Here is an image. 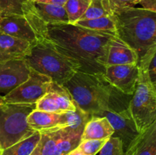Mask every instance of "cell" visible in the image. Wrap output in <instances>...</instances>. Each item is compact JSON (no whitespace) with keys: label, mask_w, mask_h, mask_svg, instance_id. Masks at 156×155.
<instances>
[{"label":"cell","mask_w":156,"mask_h":155,"mask_svg":"<svg viewBox=\"0 0 156 155\" xmlns=\"http://www.w3.org/2000/svg\"><path fill=\"white\" fill-rule=\"evenodd\" d=\"M91 0H67L64 5L69 18V24H74L81 19Z\"/></svg>","instance_id":"obj_25"},{"label":"cell","mask_w":156,"mask_h":155,"mask_svg":"<svg viewBox=\"0 0 156 155\" xmlns=\"http://www.w3.org/2000/svg\"><path fill=\"white\" fill-rule=\"evenodd\" d=\"M124 155H156V121L140 133Z\"/></svg>","instance_id":"obj_15"},{"label":"cell","mask_w":156,"mask_h":155,"mask_svg":"<svg viewBox=\"0 0 156 155\" xmlns=\"http://www.w3.org/2000/svg\"><path fill=\"white\" fill-rule=\"evenodd\" d=\"M24 60L32 70L47 76L59 85L79 71V64L59 53L48 38L33 46Z\"/></svg>","instance_id":"obj_4"},{"label":"cell","mask_w":156,"mask_h":155,"mask_svg":"<svg viewBox=\"0 0 156 155\" xmlns=\"http://www.w3.org/2000/svg\"><path fill=\"white\" fill-rule=\"evenodd\" d=\"M53 82L49 77L31 69L28 78L4 96L5 100L9 103H36L50 91Z\"/></svg>","instance_id":"obj_9"},{"label":"cell","mask_w":156,"mask_h":155,"mask_svg":"<svg viewBox=\"0 0 156 155\" xmlns=\"http://www.w3.org/2000/svg\"><path fill=\"white\" fill-rule=\"evenodd\" d=\"M108 1L110 8L114 13V12H117L120 9L134 7L136 5L140 4L141 0H108Z\"/></svg>","instance_id":"obj_29"},{"label":"cell","mask_w":156,"mask_h":155,"mask_svg":"<svg viewBox=\"0 0 156 155\" xmlns=\"http://www.w3.org/2000/svg\"><path fill=\"white\" fill-rule=\"evenodd\" d=\"M41 138V132H36L28 138L2 150L0 155H30Z\"/></svg>","instance_id":"obj_24"},{"label":"cell","mask_w":156,"mask_h":155,"mask_svg":"<svg viewBox=\"0 0 156 155\" xmlns=\"http://www.w3.org/2000/svg\"><path fill=\"white\" fill-rule=\"evenodd\" d=\"M140 4L143 9L156 13V0H141Z\"/></svg>","instance_id":"obj_31"},{"label":"cell","mask_w":156,"mask_h":155,"mask_svg":"<svg viewBox=\"0 0 156 155\" xmlns=\"http://www.w3.org/2000/svg\"><path fill=\"white\" fill-rule=\"evenodd\" d=\"M1 153H2V150H0V154H1Z\"/></svg>","instance_id":"obj_36"},{"label":"cell","mask_w":156,"mask_h":155,"mask_svg":"<svg viewBox=\"0 0 156 155\" xmlns=\"http://www.w3.org/2000/svg\"><path fill=\"white\" fill-rule=\"evenodd\" d=\"M0 150H2V147H1V144H0Z\"/></svg>","instance_id":"obj_35"},{"label":"cell","mask_w":156,"mask_h":155,"mask_svg":"<svg viewBox=\"0 0 156 155\" xmlns=\"http://www.w3.org/2000/svg\"><path fill=\"white\" fill-rule=\"evenodd\" d=\"M104 77L113 88L125 94L133 95L138 80L139 65H108Z\"/></svg>","instance_id":"obj_10"},{"label":"cell","mask_w":156,"mask_h":155,"mask_svg":"<svg viewBox=\"0 0 156 155\" xmlns=\"http://www.w3.org/2000/svg\"></svg>","instance_id":"obj_37"},{"label":"cell","mask_w":156,"mask_h":155,"mask_svg":"<svg viewBox=\"0 0 156 155\" xmlns=\"http://www.w3.org/2000/svg\"><path fill=\"white\" fill-rule=\"evenodd\" d=\"M156 52L152 46L139 61V77L129 101V110L140 133L156 121V91L149 78L148 67Z\"/></svg>","instance_id":"obj_5"},{"label":"cell","mask_w":156,"mask_h":155,"mask_svg":"<svg viewBox=\"0 0 156 155\" xmlns=\"http://www.w3.org/2000/svg\"><path fill=\"white\" fill-rule=\"evenodd\" d=\"M27 123L34 131L41 132L53 128L62 127V115L57 112L34 109L27 116Z\"/></svg>","instance_id":"obj_17"},{"label":"cell","mask_w":156,"mask_h":155,"mask_svg":"<svg viewBox=\"0 0 156 155\" xmlns=\"http://www.w3.org/2000/svg\"><path fill=\"white\" fill-rule=\"evenodd\" d=\"M62 86L75 104L92 117H98L107 110L113 87L103 74L78 71Z\"/></svg>","instance_id":"obj_3"},{"label":"cell","mask_w":156,"mask_h":155,"mask_svg":"<svg viewBox=\"0 0 156 155\" xmlns=\"http://www.w3.org/2000/svg\"><path fill=\"white\" fill-rule=\"evenodd\" d=\"M111 15H113V12L108 0H91L88 9L80 20L94 19Z\"/></svg>","instance_id":"obj_26"},{"label":"cell","mask_w":156,"mask_h":155,"mask_svg":"<svg viewBox=\"0 0 156 155\" xmlns=\"http://www.w3.org/2000/svg\"><path fill=\"white\" fill-rule=\"evenodd\" d=\"M108 139L109 138L85 140L81 141L78 147L85 155H96L100 152Z\"/></svg>","instance_id":"obj_27"},{"label":"cell","mask_w":156,"mask_h":155,"mask_svg":"<svg viewBox=\"0 0 156 155\" xmlns=\"http://www.w3.org/2000/svg\"><path fill=\"white\" fill-rule=\"evenodd\" d=\"M138 53L127 44L119 39L114 38L108 50L107 66L117 65H138Z\"/></svg>","instance_id":"obj_14"},{"label":"cell","mask_w":156,"mask_h":155,"mask_svg":"<svg viewBox=\"0 0 156 155\" xmlns=\"http://www.w3.org/2000/svg\"><path fill=\"white\" fill-rule=\"evenodd\" d=\"M30 71L24 59L0 62V95L5 96L24 83Z\"/></svg>","instance_id":"obj_11"},{"label":"cell","mask_w":156,"mask_h":155,"mask_svg":"<svg viewBox=\"0 0 156 155\" xmlns=\"http://www.w3.org/2000/svg\"><path fill=\"white\" fill-rule=\"evenodd\" d=\"M37 2H42V3H49V4H55L59 5H63L66 4L67 0H34Z\"/></svg>","instance_id":"obj_32"},{"label":"cell","mask_w":156,"mask_h":155,"mask_svg":"<svg viewBox=\"0 0 156 155\" xmlns=\"http://www.w3.org/2000/svg\"><path fill=\"white\" fill-rule=\"evenodd\" d=\"M32 46L27 41L0 31V62L24 59Z\"/></svg>","instance_id":"obj_13"},{"label":"cell","mask_w":156,"mask_h":155,"mask_svg":"<svg viewBox=\"0 0 156 155\" xmlns=\"http://www.w3.org/2000/svg\"><path fill=\"white\" fill-rule=\"evenodd\" d=\"M131 98L132 95L125 94L113 88L108 109L98 116L108 119L114 130L111 137L118 138L121 141L124 153L140 135L129 110Z\"/></svg>","instance_id":"obj_7"},{"label":"cell","mask_w":156,"mask_h":155,"mask_svg":"<svg viewBox=\"0 0 156 155\" xmlns=\"http://www.w3.org/2000/svg\"><path fill=\"white\" fill-rule=\"evenodd\" d=\"M76 109V105L66 89L62 85L53 82L50 91L36 103L35 109L62 113Z\"/></svg>","instance_id":"obj_12"},{"label":"cell","mask_w":156,"mask_h":155,"mask_svg":"<svg viewBox=\"0 0 156 155\" xmlns=\"http://www.w3.org/2000/svg\"><path fill=\"white\" fill-rule=\"evenodd\" d=\"M34 0H0V18L26 15L34 11Z\"/></svg>","instance_id":"obj_22"},{"label":"cell","mask_w":156,"mask_h":155,"mask_svg":"<svg viewBox=\"0 0 156 155\" xmlns=\"http://www.w3.org/2000/svg\"><path fill=\"white\" fill-rule=\"evenodd\" d=\"M47 38L53 46L79 64V71L105 74L108 50L115 36L76 24H47Z\"/></svg>","instance_id":"obj_1"},{"label":"cell","mask_w":156,"mask_h":155,"mask_svg":"<svg viewBox=\"0 0 156 155\" xmlns=\"http://www.w3.org/2000/svg\"><path fill=\"white\" fill-rule=\"evenodd\" d=\"M47 24L34 11L26 15H12L0 18V31L24 40L34 46L47 39Z\"/></svg>","instance_id":"obj_8"},{"label":"cell","mask_w":156,"mask_h":155,"mask_svg":"<svg viewBox=\"0 0 156 155\" xmlns=\"http://www.w3.org/2000/svg\"><path fill=\"white\" fill-rule=\"evenodd\" d=\"M35 12L46 24H69V18L63 5L34 2Z\"/></svg>","instance_id":"obj_16"},{"label":"cell","mask_w":156,"mask_h":155,"mask_svg":"<svg viewBox=\"0 0 156 155\" xmlns=\"http://www.w3.org/2000/svg\"><path fill=\"white\" fill-rule=\"evenodd\" d=\"M5 103H6V101H5V100L4 96L0 95V107H2V106H4Z\"/></svg>","instance_id":"obj_34"},{"label":"cell","mask_w":156,"mask_h":155,"mask_svg":"<svg viewBox=\"0 0 156 155\" xmlns=\"http://www.w3.org/2000/svg\"><path fill=\"white\" fill-rule=\"evenodd\" d=\"M114 130L105 116L92 117L86 124L82 135V141L91 139H107L111 137Z\"/></svg>","instance_id":"obj_18"},{"label":"cell","mask_w":156,"mask_h":155,"mask_svg":"<svg viewBox=\"0 0 156 155\" xmlns=\"http://www.w3.org/2000/svg\"><path fill=\"white\" fill-rule=\"evenodd\" d=\"M60 128L41 131V138L30 155H56V140Z\"/></svg>","instance_id":"obj_21"},{"label":"cell","mask_w":156,"mask_h":155,"mask_svg":"<svg viewBox=\"0 0 156 155\" xmlns=\"http://www.w3.org/2000/svg\"><path fill=\"white\" fill-rule=\"evenodd\" d=\"M148 72H149L151 82L156 91V52L152 56L150 62H149V67H148Z\"/></svg>","instance_id":"obj_30"},{"label":"cell","mask_w":156,"mask_h":155,"mask_svg":"<svg viewBox=\"0 0 156 155\" xmlns=\"http://www.w3.org/2000/svg\"><path fill=\"white\" fill-rule=\"evenodd\" d=\"M99 155H124L121 141L118 138L110 137L99 152Z\"/></svg>","instance_id":"obj_28"},{"label":"cell","mask_w":156,"mask_h":155,"mask_svg":"<svg viewBox=\"0 0 156 155\" xmlns=\"http://www.w3.org/2000/svg\"><path fill=\"white\" fill-rule=\"evenodd\" d=\"M36 109V103H6L0 107V144L2 150L33 135L27 116Z\"/></svg>","instance_id":"obj_6"},{"label":"cell","mask_w":156,"mask_h":155,"mask_svg":"<svg viewBox=\"0 0 156 155\" xmlns=\"http://www.w3.org/2000/svg\"><path fill=\"white\" fill-rule=\"evenodd\" d=\"M74 24L93 31L105 33L117 37L115 18L114 15L111 16L102 17L94 19L79 20Z\"/></svg>","instance_id":"obj_20"},{"label":"cell","mask_w":156,"mask_h":155,"mask_svg":"<svg viewBox=\"0 0 156 155\" xmlns=\"http://www.w3.org/2000/svg\"><path fill=\"white\" fill-rule=\"evenodd\" d=\"M117 37L136 50L140 59L156 45V13L143 8H126L113 13Z\"/></svg>","instance_id":"obj_2"},{"label":"cell","mask_w":156,"mask_h":155,"mask_svg":"<svg viewBox=\"0 0 156 155\" xmlns=\"http://www.w3.org/2000/svg\"><path fill=\"white\" fill-rule=\"evenodd\" d=\"M62 127H70L75 130L83 132L87 123L92 118L90 114L84 112L76 106L73 111H66L61 113Z\"/></svg>","instance_id":"obj_23"},{"label":"cell","mask_w":156,"mask_h":155,"mask_svg":"<svg viewBox=\"0 0 156 155\" xmlns=\"http://www.w3.org/2000/svg\"><path fill=\"white\" fill-rule=\"evenodd\" d=\"M68 155H85V154H84V153H82L80 150H79V147H77V148H76V149H74L73 150H72V151L70 152Z\"/></svg>","instance_id":"obj_33"},{"label":"cell","mask_w":156,"mask_h":155,"mask_svg":"<svg viewBox=\"0 0 156 155\" xmlns=\"http://www.w3.org/2000/svg\"><path fill=\"white\" fill-rule=\"evenodd\" d=\"M82 132L70 127L60 128L56 140V155H68L82 141Z\"/></svg>","instance_id":"obj_19"}]
</instances>
